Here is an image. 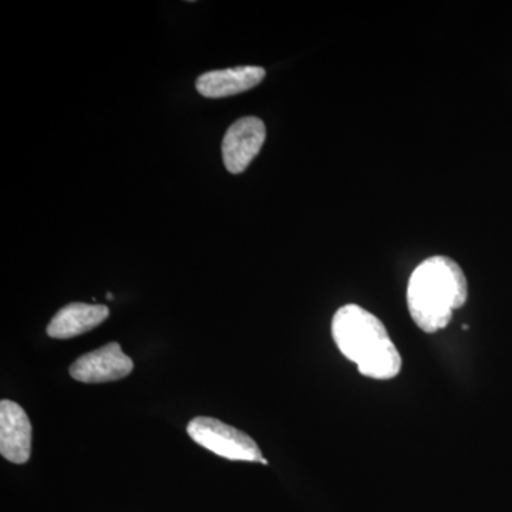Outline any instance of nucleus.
<instances>
[{"mask_svg": "<svg viewBox=\"0 0 512 512\" xmlns=\"http://www.w3.org/2000/svg\"><path fill=\"white\" fill-rule=\"evenodd\" d=\"M133 369V360L124 355L119 343L113 342L74 360L70 376L82 383H107L124 379Z\"/></svg>", "mask_w": 512, "mask_h": 512, "instance_id": "39448f33", "label": "nucleus"}, {"mask_svg": "<svg viewBox=\"0 0 512 512\" xmlns=\"http://www.w3.org/2000/svg\"><path fill=\"white\" fill-rule=\"evenodd\" d=\"M266 138L264 121L256 117H242L235 121L222 140V157L231 174H241L258 156Z\"/></svg>", "mask_w": 512, "mask_h": 512, "instance_id": "20e7f679", "label": "nucleus"}, {"mask_svg": "<svg viewBox=\"0 0 512 512\" xmlns=\"http://www.w3.org/2000/svg\"><path fill=\"white\" fill-rule=\"evenodd\" d=\"M467 296V279L460 265L447 256H433L421 262L410 276L407 306L423 332L436 333L447 328Z\"/></svg>", "mask_w": 512, "mask_h": 512, "instance_id": "f257e3e1", "label": "nucleus"}, {"mask_svg": "<svg viewBox=\"0 0 512 512\" xmlns=\"http://www.w3.org/2000/svg\"><path fill=\"white\" fill-rule=\"evenodd\" d=\"M265 69L241 66L234 69L212 70L197 79V90L207 99H222L254 89L264 80Z\"/></svg>", "mask_w": 512, "mask_h": 512, "instance_id": "0eeeda50", "label": "nucleus"}, {"mask_svg": "<svg viewBox=\"0 0 512 512\" xmlns=\"http://www.w3.org/2000/svg\"><path fill=\"white\" fill-rule=\"evenodd\" d=\"M187 433L200 446L217 456L234 461L268 464L261 448L244 431L228 426L212 417H195L187 426Z\"/></svg>", "mask_w": 512, "mask_h": 512, "instance_id": "7ed1b4c3", "label": "nucleus"}, {"mask_svg": "<svg viewBox=\"0 0 512 512\" xmlns=\"http://www.w3.org/2000/svg\"><path fill=\"white\" fill-rule=\"evenodd\" d=\"M32 453V424L28 414L12 400L0 403V454L10 463H28Z\"/></svg>", "mask_w": 512, "mask_h": 512, "instance_id": "423d86ee", "label": "nucleus"}, {"mask_svg": "<svg viewBox=\"0 0 512 512\" xmlns=\"http://www.w3.org/2000/svg\"><path fill=\"white\" fill-rule=\"evenodd\" d=\"M332 335L342 355L356 363L360 375L390 380L402 370V356L382 320L357 305H346L333 316Z\"/></svg>", "mask_w": 512, "mask_h": 512, "instance_id": "f03ea898", "label": "nucleus"}, {"mask_svg": "<svg viewBox=\"0 0 512 512\" xmlns=\"http://www.w3.org/2000/svg\"><path fill=\"white\" fill-rule=\"evenodd\" d=\"M110 311L104 305L74 302L56 313L47 326V335L53 339H72L96 329L109 318Z\"/></svg>", "mask_w": 512, "mask_h": 512, "instance_id": "6e6552de", "label": "nucleus"}]
</instances>
